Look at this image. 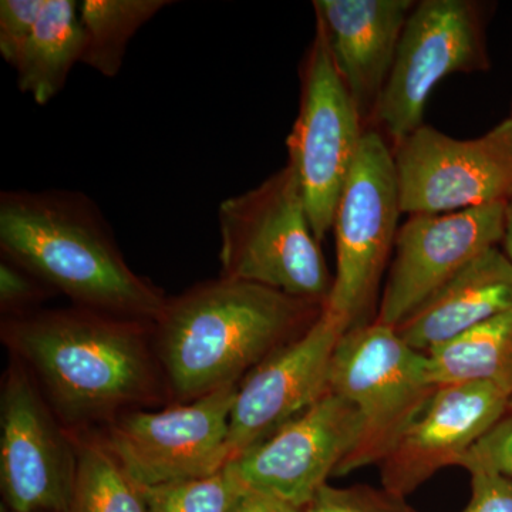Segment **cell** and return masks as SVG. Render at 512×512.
I'll return each instance as SVG.
<instances>
[{
  "label": "cell",
  "instance_id": "1",
  "mask_svg": "<svg viewBox=\"0 0 512 512\" xmlns=\"http://www.w3.org/2000/svg\"><path fill=\"white\" fill-rule=\"evenodd\" d=\"M2 340L70 433L170 402L151 323L79 306L36 309L3 318Z\"/></svg>",
  "mask_w": 512,
  "mask_h": 512
},
{
  "label": "cell",
  "instance_id": "2",
  "mask_svg": "<svg viewBox=\"0 0 512 512\" xmlns=\"http://www.w3.org/2000/svg\"><path fill=\"white\" fill-rule=\"evenodd\" d=\"M325 305L220 276L168 298L153 343L170 404L239 384L302 336Z\"/></svg>",
  "mask_w": 512,
  "mask_h": 512
},
{
  "label": "cell",
  "instance_id": "3",
  "mask_svg": "<svg viewBox=\"0 0 512 512\" xmlns=\"http://www.w3.org/2000/svg\"><path fill=\"white\" fill-rule=\"evenodd\" d=\"M0 249L79 308L154 325L168 301L130 268L109 222L82 192L3 191Z\"/></svg>",
  "mask_w": 512,
  "mask_h": 512
},
{
  "label": "cell",
  "instance_id": "4",
  "mask_svg": "<svg viewBox=\"0 0 512 512\" xmlns=\"http://www.w3.org/2000/svg\"><path fill=\"white\" fill-rule=\"evenodd\" d=\"M218 224L221 276L326 305L333 276L291 165L222 201Z\"/></svg>",
  "mask_w": 512,
  "mask_h": 512
},
{
  "label": "cell",
  "instance_id": "5",
  "mask_svg": "<svg viewBox=\"0 0 512 512\" xmlns=\"http://www.w3.org/2000/svg\"><path fill=\"white\" fill-rule=\"evenodd\" d=\"M437 389L427 372L426 353L407 345L392 326L373 320L346 332L333 355L329 392L356 407L363 429L335 476L379 466Z\"/></svg>",
  "mask_w": 512,
  "mask_h": 512
},
{
  "label": "cell",
  "instance_id": "6",
  "mask_svg": "<svg viewBox=\"0 0 512 512\" xmlns=\"http://www.w3.org/2000/svg\"><path fill=\"white\" fill-rule=\"evenodd\" d=\"M400 214L392 146L382 133L367 128L333 221L336 275L325 305L345 322L348 332L376 319L380 285L394 251Z\"/></svg>",
  "mask_w": 512,
  "mask_h": 512
},
{
  "label": "cell",
  "instance_id": "7",
  "mask_svg": "<svg viewBox=\"0 0 512 512\" xmlns=\"http://www.w3.org/2000/svg\"><path fill=\"white\" fill-rule=\"evenodd\" d=\"M238 386L164 409L131 410L92 433L141 490L212 476L232 458L229 417Z\"/></svg>",
  "mask_w": 512,
  "mask_h": 512
},
{
  "label": "cell",
  "instance_id": "8",
  "mask_svg": "<svg viewBox=\"0 0 512 512\" xmlns=\"http://www.w3.org/2000/svg\"><path fill=\"white\" fill-rule=\"evenodd\" d=\"M301 79L298 117L286 138L288 164L298 175L313 234L322 242L333 228L367 128L333 66L318 25Z\"/></svg>",
  "mask_w": 512,
  "mask_h": 512
},
{
  "label": "cell",
  "instance_id": "9",
  "mask_svg": "<svg viewBox=\"0 0 512 512\" xmlns=\"http://www.w3.org/2000/svg\"><path fill=\"white\" fill-rule=\"evenodd\" d=\"M483 13L471 0H423L404 26L392 73L369 128L392 148L424 126L433 90L456 73L488 67Z\"/></svg>",
  "mask_w": 512,
  "mask_h": 512
},
{
  "label": "cell",
  "instance_id": "10",
  "mask_svg": "<svg viewBox=\"0 0 512 512\" xmlns=\"http://www.w3.org/2000/svg\"><path fill=\"white\" fill-rule=\"evenodd\" d=\"M392 150L402 212L446 214L512 200V116L471 140L424 124Z\"/></svg>",
  "mask_w": 512,
  "mask_h": 512
},
{
  "label": "cell",
  "instance_id": "11",
  "mask_svg": "<svg viewBox=\"0 0 512 512\" xmlns=\"http://www.w3.org/2000/svg\"><path fill=\"white\" fill-rule=\"evenodd\" d=\"M76 468L73 433L10 359L0 392V484L9 511L69 512Z\"/></svg>",
  "mask_w": 512,
  "mask_h": 512
},
{
  "label": "cell",
  "instance_id": "12",
  "mask_svg": "<svg viewBox=\"0 0 512 512\" xmlns=\"http://www.w3.org/2000/svg\"><path fill=\"white\" fill-rule=\"evenodd\" d=\"M363 421L349 400L328 392L268 439L239 454L228 470L247 490L305 510L355 450Z\"/></svg>",
  "mask_w": 512,
  "mask_h": 512
},
{
  "label": "cell",
  "instance_id": "13",
  "mask_svg": "<svg viewBox=\"0 0 512 512\" xmlns=\"http://www.w3.org/2000/svg\"><path fill=\"white\" fill-rule=\"evenodd\" d=\"M505 214L507 202L412 215L397 232L376 322L397 328L474 259L497 248Z\"/></svg>",
  "mask_w": 512,
  "mask_h": 512
},
{
  "label": "cell",
  "instance_id": "14",
  "mask_svg": "<svg viewBox=\"0 0 512 512\" xmlns=\"http://www.w3.org/2000/svg\"><path fill=\"white\" fill-rule=\"evenodd\" d=\"M345 322L323 309L298 339L239 383L229 417L231 460L301 416L329 392L330 369Z\"/></svg>",
  "mask_w": 512,
  "mask_h": 512
},
{
  "label": "cell",
  "instance_id": "15",
  "mask_svg": "<svg viewBox=\"0 0 512 512\" xmlns=\"http://www.w3.org/2000/svg\"><path fill=\"white\" fill-rule=\"evenodd\" d=\"M512 409L497 383L439 387L380 467L383 488L406 498L441 468L458 466L468 450Z\"/></svg>",
  "mask_w": 512,
  "mask_h": 512
},
{
  "label": "cell",
  "instance_id": "16",
  "mask_svg": "<svg viewBox=\"0 0 512 512\" xmlns=\"http://www.w3.org/2000/svg\"><path fill=\"white\" fill-rule=\"evenodd\" d=\"M413 0H315L333 66L369 128L392 73Z\"/></svg>",
  "mask_w": 512,
  "mask_h": 512
},
{
  "label": "cell",
  "instance_id": "17",
  "mask_svg": "<svg viewBox=\"0 0 512 512\" xmlns=\"http://www.w3.org/2000/svg\"><path fill=\"white\" fill-rule=\"evenodd\" d=\"M512 311V262L490 249L458 272L397 326L400 338L419 352Z\"/></svg>",
  "mask_w": 512,
  "mask_h": 512
},
{
  "label": "cell",
  "instance_id": "18",
  "mask_svg": "<svg viewBox=\"0 0 512 512\" xmlns=\"http://www.w3.org/2000/svg\"><path fill=\"white\" fill-rule=\"evenodd\" d=\"M83 49L80 6L73 0H45L15 64L20 92L30 94L40 106L55 99L74 64L82 63Z\"/></svg>",
  "mask_w": 512,
  "mask_h": 512
},
{
  "label": "cell",
  "instance_id": "19",
  "mask_svg": "<svg viewBox=\"0 0 512 512\" xmlns=\"http://www.w3.org/2000/svg\"><path fill=\"white\" fill-rule=\"evenodd\" d=\"M426 357L437 387L497 383L512 393V311L434 346Z\"/></svg>",
  "mask_w": 512,
  "mask_h": 512
},
{
  "label": "cell",
  "instance_id": "20",
  "mask_svg": "<svg viewBox=\"0 0 512 512\" xmlns=\"http://www.w3.org/2000/svg\"><path fill=\"white\" fill-rule=\"evenodd\" d=\"M171 3L167 0H84L80 5L84 33L82 63L104 77H116L131 39L148 20Z\"/></svg>",
  "mask_w": 512,
  "mask_h": 512
},
{
  "label": "cell",
  "instance_id": "21",
  "mask_svg": "<svg viewBox=\"0 0 512 512\" xmlns=\"http://www.w3.org/2000/svg\"><path fill=\"white\" fill-rule=\"evenodd\" d=\"M77 468L69 512H148L143 490L92 431L73 434Z\"/></svg>",
  "mask_w": 512,
  "mask_h": 512
},
{
  "label": "cell",
  "instance_id": "22",
  "mask_svg": "<svg viewBox=\"0 0 512 512\" xmlns=\"http://www.w3.org/2000/svg\"><path fill=\"white\" fill-rule=\"evenodd\" d=\"M247 488L228 467L212 476L143 490L148 512H232Z\"/></svg>",
  "mask_w": 512,
  "mask_h": 512
},
{
  "label": "cell",
  "instance_id": "23",
  "mask_svg": "<svg viewBox=\"0 0 512 512\" xmlns=\"http://www.w3.org/2000/svg\"><path fill=\"white\" fill-rule=\"evenodd\" d=\"M305 512H417L406 498L386 488L356 484L336 488L325 484L315 494Z\"/></svg>",
  "mask_w": 512,
  "mask_h": 512
},
{
  "label": "cell",
  "instance_id": "24",
  "mask_svg": "<svg viewBox=\"0 0 512 512\" xmlns=\"http://www.w3.org/2000/svg\"><path fill=\"white\" fill-rule=\"evenodd\" d=\"M53 293L55 291L50 286L28 269L3 256L0 262V308L3 318L36 311L39 303Z\"/></svg>",
  "mask_w": 512,
  "mask_h": 512
},
{
  "label": "cell",
  "instance_id": "25",
  "mask_svg": "<svg viewBox=\"0 0 512 512\" xmlns=\"http://www.w3.org/2000/svg\"><path fill=\"white\" fill-rule=\"evenodd\" d=\"M45 0H2L0 2V55L15 67L23 47L35 29Z\"/></svg>",
  "mask_w": 512,
  "mask_h": 512
},
{
  "label": "cell",
  "instance_id": "26",
  "mask_svg": "<svg viewBox=\"0 0 512 512\" xmlns=\"http://www.w3.org/2000/svg\"><path fill=\"white\" fill-rule=\"evenodd\" d=\"M458 466L488 468L512 478V409L467 451Z\"/></svg>",
  "mask_w": 512,
  "mask_h": 512
},
{
  "label": "cell",
  "instance_id": "27",
  "mask_svg": "<svg viewBox=\"0 0 512 512\" xmlns=\"http://www.w3.org/2000/svg\"><path fill=\"white\" fill-rule=\"evenodd\" d=\"M467 471L471 500L463 512H512V478L483 467Z\"/></svg>",
  "mask_w": 512,
  "mask_h": 512
},
{
  "label": "cell",
  "instance_id": "28",
  "mask_svg": "<svg viewBox=\"0 0 512 512\" xmlns=\"http://www.w3.org/2000/svg\"><path fill=\"white\" fill-rule=\"evenodd\" d=\"M232 512H305L301 508L256 491L247 490Z\"/></svg>",
  "mask_w": 512,
  "mask_h": 512
},
{
  "label": "cell",
  "instance_id": "29",
  "mask_svg": "<svg viewBox=\"0 0 512 512\" xmlns=\"http://www.w3.org/2000/svg\"><path fill=\"white\" fill-rule=\"evenodd\" d=\"M504 254L512 262V200L507 204V214H505V234L503 239Z\"/></svg>",
  "mask_w": 512,
  "mask_h": 512
}]
</instances>
